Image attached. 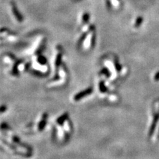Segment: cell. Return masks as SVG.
Returning <instances> with one entry per match:
<instances>
[{
  "label": "cell",
  "instance_id": "1",
  "mask_svg": "<svg viewBox=\"0 0 159 159\" xmlns=\"http://www.w3.org/2000/svg\"><path fill=\"white\" fill-rule=\"evenodd\" d=\"M9 7H10V11L12 17H13L14 19L16 21V22H17L18 23H23L24 20L23 16L22 15V13H21L20 11H19L17 5L14 3V2L12 1L10 3Z\"/></svg>",
  "mask_w": 159,
  "mask_h": 159
},
{
  "label": "cell",
  "instance_id": "2",
  "mask_svg": "<svg viewBox=\"0 0 159 159\" xmlns=\"http://www.w3.org/2000/svg\"><path fill=\"white\" fill-rule=\"evenodd\" d=\"M90 23V15L87 11H84L79 17L80 26H82Z\"/></svg>",
  "mask_w": 159,
  "mask_h": 159
},
{
  "label": "cell",
  "instance_id": "3",
  "mask_svg": "<svg viewBox=\"0 0 159 159\" xmlns=\"http://www.w3.org/2000/svg\"><path fill=\"white\" fill-rule=\"evenodd\" d=\"M74 1H81V0H74Z\"/></svg>",
  "mask_w": 159,
  "mask_h": 159
}]
</instances>
